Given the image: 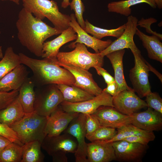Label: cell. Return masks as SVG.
Listing matches in <instances>:
<instances>
[{"instance_id":"b9f144b4","label":"cell","mask_w":162,"mask_h":162,"mask_svg":"<svg viewBox=\"0 0 162 162\" xmlns=\"http://www.w3.org/2000/svg\"><path fill=\"white\" fill-rule=\"evenodd\" d=\"M107 84L106 87L103 90L112 97H114L116 95L117 89V85L115 81Z\"/></svg>"},{"instance_id":"6da1fadb","label":"cell","mask_w":162,"mask_h":162,"mask_svg":"<svg viewBox=\"0 0 162 162\" xmlns=\"http://www.w3.org/2000/svg\"><path fill=\"white\" fill-rule=\"evenodd\" d=\"M17 38L22 45L37 57H41L45 41L62 31L38 19L24 8L19 12L16 22Z\"/></svg>"},{"instance_id":"603a6c76","label":"cell","mask_w":162,"mask_h":162,"mask_svg":"<svg viewBox=\"0 0 162 162\" xmlns=\"http://www.w3.org/2000/svg\"><path fill=\"white\" fill-rule=\"evenodd\" d=\"M136 34L142 41V45L146 50L148 57L162 63V43L157 36L146 34L137 28Z\"/></svg>"},{"instance_id":"d4e9b609","label":"cell","mask_w":162,"mask_h":162,"mask_svg":"<svg viewBox=\"0 0 162 162\" xmlns=\"http://www.w3.org/2000/svg\"><path fill=\"white\" fill-rule=\"evenodd\" d=\"M25 113L18 96L5 108L0 111V123L10 127L20 120Z\"/></svg>"},{"instance_id":"d590c367","label":"cell","mask_w":162,"mask_h":162,"mask_svg":"<svg viewBox=\"0 0 162 162\" xmlns=\"http://www.w3.org/2000/svg\"><path fill=\"white\" fill-rule=\"evenodd\" d=\"M0 135L6 138L12 142L21 146L23 145L13 129L8 125L1 123H0Z\"/></svg>"},{"instance_id":"836d02e7","label":"cell","mask_w":162,"mask_h":162,"mask_svg":"<svg viewBox=\"0 0 162 162\" xmlns=\"http://www.w3.org/2000/svg\"><path fill=\"white\" fill-rule=\"evenodd\" d=\"M69 5L71 9L74 11L75 16L77 22L80 26L84 29L85 28V21L83 14L85 10V7L81 0H72Z\"/></svg>"},{"instance_id":"7bdbcfd3","label":"cell","mask_w":162,"mask_h":162,"mask_svg":"<svg viewBox=\"0 0 162 162\" xmlns=\"http://www.w3.org/2000/svg\"><path fill=\"white\" fill-rule=\"evenodd\" d=\"M11 142L6 138L0 135V151Z\"/></svg>"},{"instance_id":"44dd1931","label":"cell","mask_w":162,"mask_h":162,"mask_svg":"<svg viewBox=\"0 0 162 162\" xmlns=\"http://www.w3.org/2000/svg\"><path fill=\"white\" fill-rule=\"evenodd\" d=\"M28 74L24 65H18L0 80V92L19 90L28 78Z\"/></svg>"},{"instance_id":"4316f807","label":"cell","mask_w":162,"mask_h":162,"mask_svg":"<svg viewBox=\"0 0 162 162\" xmlns=\"http://www.w3.org/2000/svg\"><path fill=\"white\" fill-rule=\"evenodd\" d=\"M57 86L62 94L64 100L68 102H79L90 99L94 96L73 85L59 84Z\"/></svg>"},{"instance_id":"4fadbf2b","label":"cell","mask_w":162,"mask_h":162,"mask_svg":"<svg viewBox=\"0 0 162 162\" xmlns=\"http://www.w3.org/2000/svg\"><path fill=\"white\" fill-rule=\"evenodd\" d=\"M79 113L64 111L60 104L47 117L45 129L46 135L49 136L59 135L66 129L70 122Z\"/></svg>"},{"instance_id":"83f0119b","label":"cell","mask_w":162,"mask_h":162,"mask_svg":"<svg viewBox=\"0 0 162 162\" xmlns=\"http://www.w3.org/2000/svg\"><path fill=\"white\" fill-rule=\"evenodd\" d=\"M21 162H43L44 155L42 152L41 143L39 141H31L22 146Z\"/></svg>"},{"instance_id":"4dcf8cb0","label":"cell","mask_w":162,"mask_h":162,"mask_svg":"<svg viewBox=\"0 0 162 162\" xmlns=\"http://www.w3.org/2000/svg\"><path fill=\"white\" fill-rule=\"evenodd\" d=\"M154 135V134L153 131L144 130L131 124H129L117 128V133L112 138L107 141H103L106 142H112L134 136H150Z\"/></svg>"},{"instance_id":"52a82bcc","label":"cell","mask_w":162,"mask_h":162,"mask_svg":"<svg viewBox=\"0 0 162 162\" xmlns=\"http://www.w3.org/2000/svg\"><path fill=\"white\" fill-rule=\"evenodd\" d=\"M130 49L134 60V66L130 70L129 74L133 89L140 97H145L151 92L148 79L149 68L136 45Z\"/></svg>"},{"instance_id":"7c38bea8","label":"cell","mask_w":162,"mask_h":162,"mask_svg":"<svg viewBox=\"0 0 162 162\" xmlns=\"http://www.w3.org/2000/svg\"><path fill=\"white\" fill-rule=\"evenodd\" d=\"M56 63L68 70L73 75L75 80L73 86L94 96L99 95L102 91L93 79L92 74L88 70L71 64L60 63L57 60Z\"/></svg>"},{"instance_id":"ab89813d","label":"cell","mask_w":162,"mask_h":162,"mask_svg":"<svg viewBox=\"0 0 162 162\" xmlns=\"http://www.w3.org/2000/svg\"><path fill=\"white\" fill-rule=\"evenodd\" d=\"M140 21L148 25V26H146L143 27L146 29V32L147 33L152 34L153 35L157 36L160 38V40H162V34L153 31L150 28V26L151 24L157 22V20H156L153 18H150L146 19H145L142 18L140 20Z\"/></svg>"},{"instance_id":"8fae6325","label":"cell","mask_w":162,"mask_h":162,"mask_svg":"<svg viewBox=\"0 0 162 162\" xmlns=\"http://www.w3.org/2000/svg\"><path fill=\"white\" fill-rule=\"evenodd\" d=\"M112 103L118 112L128 116L147 107L146 101L138 96L133 88L123 90L113 97Z\"/></svg>"},{"instance_id":"f1b7e54d","label":"cell","mask_w":162,"mask_h":162,"mask_svg":"<svg viewBox=\"0 0 162 162\" xmlns=\"http://www.w3.org/2000/svg\"><path fill=\"white\" fill-rule=\"evenodd\" d=\"M84 30L88 34L98 39L106 36H112L118 38L124 32L126 27L125 24L115 29H107L94 26L86 20L85 21Z\"/></svg>"},{"instance_id":"74e56055","label":"cell","mask_w":162,"mask_h":162,"mask_svg":"<svg viewBox=\"0 0 162 162\" xmlns=\"http://www.w3.org/2000/svg\"><path fill=\"white\" fill-rule=\"evenodd\" d=\"M86 138H87L101 126L98 120L95 116L92 114H86Z\"/></svg>"},{"instance_id":"9a60e30c","label":"cell","mask_w":162,"mask_h":162,"mask_svg":"<svg viewBox=\"0 0 162 162\" xmlns=\"http://www.w3.org/2000/svg\"><path fill=\"white\" fill-rule=\"evenodd\" d=\"M138 22V20L135 16H128L124 32L116 40L112 42L108 47L99 53L100 55L104 57L112 52L125 48L130 49L135 45L133 38L137 28Z\"/></svg>"},{"instance_id":"e0dca14e","label":"cell","mask_w":162,"mask_h":162,"mask_svg":"<svg viewBox=\"0 0 162 162\" xmlns=\"http://www.w3.org/2000/svg\"><path fill=\"white\" fill-rule=\"evenodd\" d=\"M70 26L77 33L76 40L71 43L69 47L73 48L77 43L84 44L88 47L92 49L96 53H100L108 47L112 42L110 39L104 41L98 39L89 35L79 25L76 20L75 14H71Z\"/></svg>"},{"instance_id":"ba28073f","label":"cell","mask_w":162,"mask_h":162,"mask_svg":"<svg viewBox=\"0 0 162 162\" xmlns=\"http://www.w3.org/2000/svg\"><path fill=\"white\" fill-rule=\"evenodd\" d=\"M50 85L47 89L35 92L34 111L45 117L49 116L64 100L57 85Z\"/></svg>"},{"instance_id":"f6af8a7d","label":"cell","mask_w":162,"mask_h":162,"mask_svg":"<svg viewBox=\"0 0 162 162\" xmlns=\"http://www.w3.org/2000/svg\"><path fill=\"white\" fill-rule=\"evenodd\" d=\"M70 0H63L61 4L62 8H67L70 5Z\"/></svg>"},{"instance_id":"8992f818","label":"cell","mask_w":162,"mask_h":162,"mask_svg":"<svg viewBox=\"0 0 162 162\" xmlns=\"http://www.w3.org/2000/svg\"><path fill=\"white\" fill-rule=\"evenodd\" d=\"M77 146L74 137L66 133L54 136L46 135L41 143V148L52 157L53 162H67V153L74 154Z\"/></svg>"},{"instance_id":"f35d334b","label":"cell","mask_w":162,"mask_h":162,"mask_svg":"<svg viewBox=\"0 0 162 162\" xmlns=\"http://www.w3.org/2000/svg\"><path fill=\"white\" fill-rule=\"evenodd\" d=\"M155 138L154 134L150 136L136 135L127 137L122 140L147 145L150 142L153 141Z\"/></svg>"},{"instance_id":"60d3db41","label":"cell","mask_w":162,"mask_h":162,"mask_svg":"<svg viewBox=\"0 0 162 162\" xmlns=\"http://www.w3.org/2000/svg\"><path fill=\"white\" fill-rule=\"evenodd\" d=\"M94 68L98 74L103 76L106 84H109L115 81L114 77L112 76L106 70L102 67H97Z\"/></svg>"},{"instance_id":"3957f363","label":"cell","mask_w":162,"mask_h":162,"mask_svg":"<svg viewBox=\"0 0 162 162\" xmlns=\"http://www.w3.org/2000/svg\"><path fill=\"white\" fill-rule=\"evenodd\" d=\"M23 8L36 18L42 20L45 17L54 27L63 31L68 28L70 16L60 12L57 3L52 0H22Z\"/></svg>"},{"instance_id":"30bf717a","label":"cell","mask_w":162,"mask_h":162,"mask_svg":"<svg viewBox=\"0 0 162 162\" xmlns=\"http://www.w3.org/2000/svg\"><path fill=\"white\" fill-rule=\"evenodd\" d=\"M86 115L79 113V115L70 122L64 133L73 136L77 142V148L74 153L76 162H88L87 144L86 138Z\"/></svg>"},{"instance_id":"7dc6e473","label":"cell","mask_w":162,"mask_h":162,"mask_svg":"<svg viewBox=\"0 0 162 162\" xmlns=\"http://www.w3.org/2000/svg\"><path fill=\"white\" fill-rule=\"evenodd\" d=\"M3 1H9L12 2L17 4H20V0H1Z\"/></svg>"},{"instance_id":"bcb514c9","label":"cell","mask_w":162,"mask_h":162,"mask_svg":"<svg viewBox=\"0 0 162 162\" xmlns=\"http://www.w3.org/2000/svg\"><path fill=\"white\" fill-rule=\"evenodd\" d=\"M157 6L159 9L162 8V0H154Z\"/></svg>"},{"instance_id":"5bb4252c","label":"cell","mask_w":162,"mask_h":162,"mask_svg":"<svg viewBox=\"0 0 162 162\" xmlns=\"http://www.w3.org/2000/svg\"><path fill=\"white\" fill-rule=\"evenodd\" d=\"M116 160L139 162L144 155L147 145L120 140L112 142Z\"/></svg>"},{"instance_id":"e575fe53","label":"cell","mask_w":162,"mask_h":162,"mask_svg":"<svg viewBox=\"0 0 162 162\" xmlns=\"http://www.w3.org/2000/svg\"><path fill=\"white\" fill-rule=\"evenodd\" d=\"M146 97L145 101L147 107L152 108L162 114V99L158 94L151 92Z\"/></svg>"},{"instance_id":"c3c4849f","label":"cell","mask_w":162,"mask_h":162,"mask_svg":"<svg viewBox=\"0 0 162 162\" xmlns=\"http://www.w3.org/2000/svg\"><path fill=\"white\" fill-rule=\"evenodd\" d=\"M3 57V55L2 53V46H0V58H2Z\"/></svg>"},{"instance_id":"cb8c5ba5","label":"cell","mask_w":162,"mask_h":162,"mask_svg":"<svg viewBox=\"0 0 162 162\" xmlns=\"http://www.w3.org/2000/svg\"><path fill=\"white\" fill-rule=\"evenodd\" d=\"M34 86V82L28 77L19 90V99L26 113H31L34 111L35 95Z\"/></svg>"},{"instance_id":"ee69618b","label":"cell","mask_w":162,"mask_h":162,"mask_svg":"<svg viewBox=\"0 0 162 162\" xmlns=\"http://www.w3.org/2000/svg\"><path fill=\"white\" fill-rule=\"evenodd\" d=\"M146 62L148 65L149 71H151L154 73L158 77L161 82H162V74L157 71L155 68L153 67L148 62L146 61Z\"/></svg>"},{"instance_id":"ac0fdd59","label":"cell","mask_w":162,"mask_h":162,"mask_svg":"<svg viewBox=\"0 0 162 162\" xmlns=\"http://www.w3.org/2000/svg\"><path fill=\"white\" fill-rule=\"evenodd\" d=\"M162 114L149 107L146 110L130 116V124L142 130L149 131L161 130Z\"/></svg>"},{"instance_id":"d6a6232c","label":"cell","mask_w":162,"mask_h":162,"mask_svg":"<svg viewBox=\"0 0 162 162\" xmlns=\"http://www.w3.org/2000/svg\"><path fill=\"white\" fill-rule=\"evenodd\" d=\"M116 128L100 126L90 136L86 138L91 142L107 141L112 138L116 134Z\"/></svg>"},{"instance_id":"d6986e66","label":"cell","mask_w":162,"mask_h":162,"mask_svg":"<svg viewBox=\"0 0 162 162\" xmlns=\"http://www.w3.org/2000/svg\"><path fill=\"white\" fill-rule=\"evenodd\" d=\"M88 162H109L116 160L112 142L95 141L87 144Z\"/></svg>"},{"instance_id":"9c48e42d","label":"cell","mask_w":162,"mask_h":162,"mask_svg":"<svg viewBox=\"0 0 162 162\" xmlns=\"http://www.w3.org/2000/svg\"><path fill=\"white\" fill-rule=\"evenodd\" d=\"M112 100V96L102 90L100 94L90 99L75 103L64 100L60 105L66 112L91 114L101 106L114 107Z\"/></svg>"},{"instance_id":"1f68e13d","label":"cell","mask_w":162,"mask_h":162,"mask_svg":"<svg viewBox=\"0 0 162 162\" xmlns=\"http://www.w3.org/2000/svg\"><path fill=\"white\" fill-rule=\"evenodd\" d=\"M22 146L11 142L0 151V162H21Z\"/></svg>"},{"instance_id":"8d00e7d4","label":"cell","mask_w":162,"mask_h":162,"mask_svg":"<svg viewBox=\"0 0 162 162\" xmlns=\"http://www.w3.org/2000/svg\"><path fill=\"white\" fill-rule=\"evenodd\" d=\"M18 90L8 92H0V111L7 106L18 96Z\"/></svg>"},{"instance_id":"484cf974","label":"cell","mask_w":162,"mask_h":162,"mask_svg":"<svg viewBox=\"0 0 162 162\" xmlns=\"http://www.w3.org/2000/svg\"><path fill=\"white\" fill-rule=\"evenodd\" d=\"M143 3L148 4L153 8L157 7L154 0H124L112 2L108 4L107 8L109 12L128 16L131 13V6Z\"/></svg>"},{"instance_id":"f546056e","label":"cell","mask_w":162,"mask_h":162,"mask_svg":"<svg viewBox=\"0 0 162 162\" xmlns=\"http://www.w3.org/2000/svg\"><path fill=\"white\" fill-rule=\"evenodd\" d=\"M21 64L19 54L14 52L12 47H8L3 58L0 61V80Z\"/></svg>"},{"instance_id":"ffe728a7","label":"cell","mask_w":162,"mask_h":162,"mask_svg":"<svg viewBox=\"0 0 162 162\" xmlns=\"http://www.w3.org/2000/svg\"><path fill=\"white\" fill-rule=\"evenodd\" d=\"M73 28L70 26L63 31L61 34L55 39L44 42L43 44V52L41 57L53 61L57 60V56L60 48L65 44L76 40L77 35Z\"/></svg>"},{"instance_id":"277c9868","label":"cell","mask_w":162,"mask_h":162,"mask_svg":"<svg viewBox=\"0 0 162 162\" xmlns=\"http://www.w3.org/2000/svg\"><path fill=\"white\" fill-rule=\"evenodd\" d=\"M47 119V117L40 115L33 111L25 113L20 120L10 127L16 133L23 145L35 140L42 143L46 136L45 129Z\"/></svg>"},{"instance_id":"7402d4cb","label":"cell","mask_w":162,"mask_h":162,"mask_svg":"<svg viewBox=\"0 0 162 162\" xmlns=\"http://www.w3.org/2000/svg\"><path fill=\"white\" fill-rule=\"evenodd\" d=\"M125 52V50L122 49L112 52L106 56L110 60L114 70V78L117 85L115 95L123 90L132 88L127 84L124 74L123 58Z\"/></svg>"},{"instance_id":"681fc988","label":"cell","mask_w":162,"mask_h":162,"mask_svg":"<svg viewBox=\"0 0 162 162\" xmlns=\"http://www.w3.org/2000/svg\"><path fill=\"white\" fill-rule=\"evenodd\" d=\"M0 33H1V32H0Z\"/></svg>"},{"instance_id":"7a4b0ae2","label":"cell","mask_w":162,"mask_h":162,"mask_svg":"<svg viewBox=\"0 0 162 162\" xmlns=\"http://www.w3.org/2000/svg\"><path fill=\"white\" fill-rule=\"evenodd\" d=\"M18 54L21 63L31 70L38 83L42 85L63 84L72 86L75 83L73 75L67 69L56 64V62L46 58L42 60L32 58L22 53Z\"/></svg>"},{"instance_id":"2e32d148","label":"cell","mask_w":162,"mask_h":162,"mask_svg":"<svg viewBox=\"0 0 162 162\" xmlns=\"http://www.w3.org/2000/svg\"><path fill=\"white\" fill-rule=\"evenodd\" d=\"M91 114L98 119L101 126L117 128L130 124V116L122 113L112 106H100Z\"/></svg>"},{"instance_id":"5b68a950","label":"cell","mask_w":162,"mask_h":162,"mask_svg":"<svg viewBox=\"0 0 162 162\" xmlns=\"http://www.w3.org/2000/svg\"><path fill=\"white\" fill-rule=\"evenodd\" d=\"M74 48L69 52H59L57 56L58 62L88 71L91 68L103 66L104 57L99 53L90 52L84 44L80 43H76Z\"/></svg>"}]
</instances>
